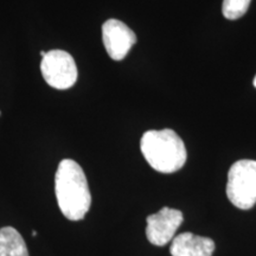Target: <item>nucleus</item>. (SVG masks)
Wrapping results in <instances>:
<instances>
[{"label": "nucleus", "instance_id": "1", "mask_svg": "<svg viewBox=\"0 0 256 256\" xmlns=\"http://www.w3.org/2000/svg\"><path fill=\"white\" fill-rule=\"evenodd\" d=\"M55 194L60 210L70 220L84 218L92 206V194L84 172L75 160L63 159L55 174Z\"/></svg>", "mask_w": 256, "mask_h": 256}, {"label": "nucleus", "instance_id": "2", "mask_svg": "<svg viewBox=\"0 0 256 256\" xmlns=\"http://www.w3.org/2000/svg\"><path fill=\"white\" fill-rule=\"evenodd\" d=\"M142 156L152 168L162 174H174L186 162L183 140L172 130H148L140 142Z\"/></svg>", "mask_w": 256, "mask_h": 256}, {"label": "nucleus", "instance_id": "3", "mask_svg": "<svg viewBox=\"0 0 256 256\" xmlns=\"http://www.w3.org/2000/svg\"><path fill=\"white\" fill-rule=\"evenodd\" d=\"M226 196L232 206L249 210L256 204V160L242 159L232 164L228 174Z\"/></svg>", "mask_w": 256, "mask_h": 256}, {"label": "nucleus", "instance_id": "4", "mask_svg": "<svg viewBox=\"0 0 256 256\" xmlns=\"http://www.w3.org/2000/svg\"><path fill=\"white\" fill-rule=\"evenodd\" d=\"M40 72L50 87L66 90L78 81V66L69 52L63 50L48 51L42 58Z\"/></svg>", "mask_w": 256, "mask_h": 256}, {"label": "nucleus", "instance_id": "5", "mask_svg": "<svg viewBox=\"0 0 256 256\" xmlns=\"http://www.w3.org/2000/svg\"><path fill=\"white\" fill-rule=\"evenodd\" d=\"M182 223H183L182 211L168 206L162 208L156 214L147 217V240L156 247L166 246L174 238V234Z\"/></svg>", "mask_w": 256, "mask_h": 256}, {"label": "nucleus", "instance_id": "6", "mask_svg": "<svg viewBox=\"0 0 256 256\" xmlns=\"http://www.w3.org/2000/svg\"><path fill=\"white\" fill-rule=\"evenodd\" d=\"M102 40L112 60H122L136 44V36L122 22L108 19L102 25Z\"/></svg>", "mask_w": 256, "mask_h": 256}, {"label": "nucleus", "instance_id": "7", "mask_svg": "<svg viewBox=\"0 0 256 256\" xmlns=\"http://www.w3.org/2000/svg\"><path fill=\"white\" fill-rule=\"evenodd\" d=\"M215 242L191 232H183L172 240L170 252L172 256H212Z\"/></svg>", "mask_w": 256, "mask_h": 256}, {"label": "nucleus", "instance_id": "8", "mask_svg": "<svg viewBox=\"0 0 256 256\" xmlns=\"http://www.w3.org/2000/svg\"><path fill=\"white\" fill-rule=\"evenodd\" d=\"M0 256H28L24 238L12 226L0 229Z\"/></svg>", "mask_w": 256, "mask_h": 256}, {"label": "nucleus", "instance_id": "9", "mask_svg": "<svg viewBox=\"0 0 256 256\" xmlns=\"http://www.w3.org/2000/svg\"><path fill=\"white\" fill-rule=\"evenodd\" d=\"M252 0H223V16L229 20H236L246 14Z\"/></svg>", "mask_w": 256, "mask_h": 256}, {"label": "nucleus", "instance_id": "10", "mask_svg": "<svg viewBox=\"0 0 256 256\" xmlns=\"http://www.w3.org/2000/svg\"><path fill=\"white\" fill-rule=\"evenodd\" d=\"M252 84H254V87L256 88V76H255V78H254V82H252Z\"/></svg>", "mask_w": 256, "mask_h": 256}, {"label": "nucleus", "instance_id": "11", "mask_svg": "<svg viewBox=\"0 0 256 256\" xmlns=\"http://www.w3.org/2000/svg\"><path fill=\"white\" fill-rule=\"evenodd\" d=\"M0 115H2V112H0Z\"/></svg>", "mask_w": 256, "mask_h": 256}]
</instances>
